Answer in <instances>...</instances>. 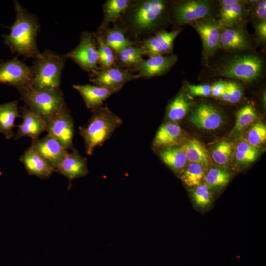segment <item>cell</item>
Masks as SVG:
<instances>
[{
	"instance_id": "1",
	"label": "cell",
	"mask_w": 266,
	"mask_h": 266,
	"mask_svg": "<svg viewBox=\"0 0 266 266\" xmlns=\"http://www.w3.org/2000/svg\"><path fill=\"white\" fill-rule=\"evenodd\" d=\"M16 18L8 34L3 35L4 43L12 54L34 59L40 52L36 39L39 25L36 16L26 10L17 1H14Z\"/></svg>"
},
{
	"instance_id": "2",
	"label": "cell",
	"mask_w": 266,
	"mask_h": 266,
	"mask_svg": "<svg viewBox=\"0 0 266 266\" xmlns=\"http://www.w3.org/2000/svg\"><path fill=\"white\" fill-rule=\"evenodd\" d=\"M92 114L86 125L80 127L87 155L91 156L95 149L101 147L123 123L122 119L113 113L106 105L92 111Z\"/></svg>"
},
{
	"instance_id": "3",
	"label": "cell",
	"mask_w": 266,
	"mask_h": 266,
	"mask_svg": "<svg viewBox=\"0 0 266 266\" xmlns=\"http://www.w3.org/2000/svg\"><path fill=\"white\" fill-rule=\"evenodd\" d=\"M64 55L46 50L34 59L32 67V88L49 90H60L61 75L65 66Z\"/></svg>"
},
{
	"instance_id": "4",
	"label": "cell",
	"mask_w": 266,
	"mask_h": 266,
	"mask_svg": "<svg viewBox=\"0 0 266 266\" xmlns=\"http://www.w3.org/2000/svg\"><path fill=\"white\" fill-rule=\"evenodd\" d=\"M166 9V2L163 0L132 2L128 10L129 26L136 35L149 32L159 24Z\"/></svg>"
},
{
	"instance_id": "5",
	"label": "cell",
	"mask_w": 266,
	"mask_h": 266,
	"mask_svg": "<svg viewBox=\"0 0 266 266\" xmlns=\"http://www.w3.org/2000/svg\"><path fill=\"white\" fill-rule=\"evenodd\" d=\"M19 92L26 106L47 122L66 106L64 94L61 90L31 88Z\"/></svg>"
},
{
	"instance_id": "6",
	"label": "cell",
	"mask_w": 266,
	"mask_h": 266,
	"mask_svg": "<svg viewBox=\"0 0 266 266\" xmlns=\"http://www.w3.org/2000/svg\"><path fill=\"white\" fill-rule=\"evenodd\" d=\"M75 62L81 69L93 74L100 70L95 33L89 32L81 33L78 45L64 55Z\"/></svg>"
},
{
	"instance_id": "7",
	"label": "cell",
	"mask_w": 266,
	"mask_h": 266,
	"mask_svg": "<svg viewBox=\"0 0 266 266\" xmlns=\"http://www.w3.org/2000/svg\"><path fill=\"white\" fill-rule=\"evenodd\" d=\"M262 66L259 57L245 55L230 60L221 67L219 73L225 77L251 81L260 76Z\"/></svg>"
},
{
	"instance_id": "8",
	"label": "cell",
	"mask_w": 266,
	"mask_h": 266,
	"mask_svg": "<svg viewBox=\"0 0 266 266\" xmlns=\"http://www.w3.org/2000/svg\"><path fill=\"white\" fill-rule=\"evenodd\" d=\"M33 78L32 66L17 58L0 63V84L12 86L20 92L32 88Z\"/></svg>"
},
{
	"instance_id": "9",
	"label": "cell",
	"mask_w": 266,
	"mask_h": 266,
	"mask_svg": "<svg viewBox=\"0 0 266 266\" xmlns=\"http://www.w3.org/2000/svg\"><path fill=\"white\" fill-rule=\"evenodd\" d=\"M46 132L66 150L73 147L74 122L69 109L65 106L48 122Z\"/></svg>"
},
{
	"instance_id": "10",
	"label": "cell",
	"mask_w": 266,
	"mask_h": 266,
	"mask_svg": "<svg viewBox=\"0 0 266 266\" xmlns=\"http://www.w3.org/2000/svg\"><path fill=\"white\" fill-rule=\"evenodd\" d=\"M192 25L200 36L205 57H210L219 48L223 26L219 20L208 17L193 22Z\"/></svg>"
},
{
	"instance_id": "11",
	"label": "cell",
	"mask_w": 266,
	"mask_h": 266,
	"mask_svg": "<svg viewBox=\"0 0 266 266\" xmlns=\"http://www.w3.org/2000/svg\"><path fill=\"white\" fill-rule=\"evenodd\" d=\"M90 81L94 85L120 90L128 82L140 78L129 69L114 66L110 68L100 69L90 75Z\"/></svg>"
},
{
	"instance_id": "12",
	"label": "cell",
	"mask_w": 266,
	"mask_h": 266,
	"mask_svg": "<svg viewBox=\"0 0 266 266\" xmlns=\"http://www.w3.org/2000/svg\"><path fill=\"white\" fill-rule=\"evenodd\" d=\"M55 172L62 174L69 181L68 189L72 180L84 177L89 172L86 158L73 148L64 156L55 167Z\"/></svg>"
},
{
	"instance_id": "13",
	"label": "cell",
	"mask_w": 266,
	"mask_h": 266,
	"mask_svg": "<svg viewBox=\"0 0 266 266\" xmlns=\"http://www.w3.org/2000/svg\"><path fill=\"white\" fill-rule=\"evenodd\" d=\"M211 5L205 0H188L178 2L174 7L173 14L176 22L184 24L207 18Z\"/></svg>"
},
{
	"instance_id": "14",
	"label": "cell",
	"mask_w": 266,
	"mask_h": 266,
	"mask_svg": "<svg viewBox=\"0 0 266 266\" xmlns=\"http://www.w3.org/2000/svg\"><path fill=\"white\" fill-rule=\"evenodd\" d=\"M177 60V56L174 54L149 57L147 59H143L130 71L137 72L140 78L153 77L167 72Z\"/></svg>"
},
{
	"instance_id": "15",
	"label": "cell",
	"mask_w": 266,
	"mask_h": 266,
	"mask_svg": "<svg viewBox=\"0 0 266 266\" xmlns=\"http://www.w3.org/2000/svg\"><path fill=\"white\" fill-rule=\"evenodd\" d=\"M22 122L17 126L15 140L22 137H31L32 140L39 138L40 135L46 131L47 122L38 115L32 112L26 106L21 108Z\"/></svg>"
},
{
	"instance_id": "16",
	"label": "cell",
	"mask_w": 266,
	"mask_h": 266,
	"mask_svg": "<svg viewBox=\"0 0 266 266\" xmlns=\"http://www.w3.org/2000/svg\"><path fill=\"white\" fill-rule=\"evenodd\" d=\"M30 146L54 168L68 151L54 137L48 133L42 138L32 140Z\"/></svg>"
},
{
	"instance_id": "17",
	"label": "cell",
	"mask_w": 266,
	"mask_h": 266,
	"mask_svg": "<svg viewBox=\"0 0 266 266\" xmlns=\"http://www.w3.org/2000/svg\"><path fill=\"white\" fill-rule=\"evenodd\" d=\"M72 87L80 94L87 108L91 111L102 106L106 99L119 91L96 85L73 84Z\"/></svg>"
},
{
	"instance_id": "18",
	"label": "cell",
	"mask_w": 266,
	"mask_h": 266,
	"mask_svg": "<svg viewBox=\"0 0 266 266\" xmlns=\"http://www.w3.org/2000/svg\"><path fill=\"white\" fill-rule=\"evenodd\" d=\"M28 173L40 179H46L55 172V168L31 146L20 159Z\"/></svg>"
},
{
	"instance_id": "19",
	"label": "cell",
	"mask_w": 266,
	"mask_h": 266,
	"mask_svg": "<svg viewBox=\"0 0 266 266\" xmlns=\"http://www.w3.org/2000/svg\"><path fill=\"white\" fill-rule=\"evenodd\" d=\"M191 122L199 128L215 130L222 123V117L218 111L212 105L201 103L192 112Z\"/></svg>"
},
{
	"instance_id": "20",
	"label": "cell",
	"mask_w": 266,
	"mask_h": 266,
	"mask_svg": "<svg viewBox=\"0 0 266 266\" xmlns=\"http://www.w3.org/2000/svg\"><path fill=\"white\" fill-rule=\"evenodd\" d=\"M182 135V129L178 123L168 121L158 130L153 141V148L158 149L175 146L180 142Z\"/></svg>"
},
{
	"instance_id": "21",
	"label": "cell",
	"mask_w": 266,
	"mask_h": 266,
	"mask_svg": "<svg viewBox=\"0 0 266 266\" xmlns=\"http://www.w3.org/2000/svg\"><path fill=\"white\" fill-rule=\"evenodd\" d=\"M250 46L248 37L241 28L223 27L220 35L219 48L243 50Z\"/></svg>"
},
{
	"instance_id": "22",
	"label": "cell",
	"mask_w": 266,
	"mask_h": 266,
	"mask_svg": "<svg viewBox=\"0 0 266 266\" xmlns=\"http://www.w3.org/2000/svg\"><path fill=\"white\" fill-rule=\"evenodd\" d=\"M18 101L14 100L0 105V133L7 139L15 136L13 128L15 121L20 117Z\"/></svg>"
},
{
	"instance_id": "23",
	"label": "cell",
	"mask_w": 266,
	"mask_h": 266,
	"mask_svg": "<svg viewBox=\"0 0 266 266\" xmlns=\"http://www.w3.org/2000/svg\"><path fill=\"white\" fill-rule=\"evenodd\" d=\"M132 0H107L102 5L103 19L98 31L101 32L111 24L117 21L129 9Z\"/></svg>"
},
{
	"instance_id": "24",
	"label": "cell",
	"mask_w": 266,
	"mask_h": 266,
	"mask_svg": "<svg viewBox=\"0 0 266 266\" xmlns=\"http://www.w3.org/2000/svg\"><path fill=\"white\" fill-rule=\"evenodd\" d=\"M105 30L104 33H98L102 35L106 44L116 54L126 47L136 44L135 41L131 40L126 36L125 29L116 25L112 28H107Z\"/></svg>"
},
{
	"instance_id": "25",
	"label": "cell",
	"mask_w": 266,
	"mask_h": 266,
	"mask_svg": "<svg viewBox=\"0 0 266 266\" xmlns=\"http://www.w3.org/2000/svg\"><path fill=\"white\" fill-rule=\"evenodd\" d=\"M179 148L185 154L187 161L201 165L208 164V152L199 140L196 138L188 140Z\"/></svg>"
},
{
	"instance_id": "26",
	"label": "cell",
	"mask_w": 266,
	"mask_h": 266,
	"mask_svg": "<svg viewBox=\"0 0 266 266\" xmlns=\"http://www.w3.org/2000/svg\"><path fill=\"white\" fill-rule=\"evenodd\" d=\"M144 52L140 46L136 44L128 46L117 54L119 66L130 70L143 59Z\"/></svg>"
},
{
	"instance_id": "27",
	"label": "cell",
	"mask_w": 266,
	"mask_h": 266,
	"mask_svg": "<svg viewBox=\"0 0 266 266\" xmlns=\"http://www.w3.org/2000/svg\"><path fill=\"white\" fill-rule=\"evenodd\" d=\"M159 152L164 163L174 171L181 170L187 163L186 156L179 147L173 146L162 148Z\"/></svg>"
},
{
	"instance_id": "28",
	"label": "cell",
	"mask_w": 266,
	"mask_h": 266,
	"mask_svg": "<svg viewBox=\"0 0 266 266\" xmlns=\"http://www.w3.org/2000/svg\"><path fill=\"white\" fill-rule=\"evenodd\" d=\"M190 103L186 96L182 93H179L170 102L166 111V117L168 121L177 122L187 114Z\"/></svg>"
},
{
	"instance_id": "29",
	"label": "cell",
	"mask_w": 266,
	"mask_h": 266,
	"mask_svg": "<svg viewBox=\"0 0 266 266\" xmlns=\"http://www.w3.org/2000/svg\"><path fill=\"white\" fill-rule=\"evenodd\" d=\"M245 9L240 1L230 6L221 7L219 21L224 27H233L244 15Z\"/></svg>"
},
{
	"instance_id": "30",
	"label": "cell",
	"mask_w": 266,
	"mask_h": 266,
	"mask_svg": "<svg viewBox=\"0 0 266 266\" xmlns=\"http://www.w3.org/2000/svg\"><path fill=\"white\" fill-rule=\"evenodd\" d=\"M99 54V64L100 69L110 68L115 65L117 54L105 43L102 35L95 33Z\"/></svg>"
},
{
	"instance_id": "31",
	"label": "cell",
	"mask_w": 266,
	"mask_h": 266,
	"mask_svg": "<svg viewBox=\"0 0 266 266\" xmlns=\"http://www.w3.org/2000/svg\"><path fill=\"white\" fill-rule=\"evenodd\" d=\"M204 171L202 165L191 163L183 170L181 179L187 186L197 187L204 178Z\"/></svg>"
},
{
	"instance_id": "32",
	"label": "cell",
	"mask_w": 266,
	"mask_h": 266,
	"mask_svg": "<svg viewBox=\"0 0 266 266\" xmlns=\"http://www.w3.org/2000/svg\"><path fill=\"white\" fill-rule=\"evenodd\" d=\"M257 119L254 108L249 105L242 107L237 112L233 132L240 131L245 127L253 123Z\"/></svg>"
},
{
	"instance_id": "33",
	"label": "cell",
	"mask_w": 266,
	"mask_h": 266,
	"mask_svg": "<svg viewBox=\"0 0 266 266\" xmlns=\"http://www.w3.org/2000/svg\"><path fill=\"white\" fill-rule=\"evenodd\" d=\"M230 175L225 169L211 168L204 176L206 183L212 187L225 186L229 181Z\"/></svg>"
},
{
	"instance_id": "34",
	"label": "cell",
	"mask_w": 266,
	"mask_h": 266,
	"mask_svg": "<svg viewBox=\"0 0 266 266\" xmlns=\"http://www.w3.org/2000/svg\"><path fill=\"white\" fill-rule=\"evenodd\" d=\"M232 143L228 141L220 142L213 150L212 157L214 162L219 165H227L230 160L232 154Z\"/></svg>"
},
{
	"instance_id": "35",
	"label": "cell",
	"mask_w": 266,
	"mask_h": 266,
	"mask_svg": "<svg viewBox=\"0 0 266 266\" xmlns=\"http://www.w3.org/2000/svg\"><path fill=\"white\" fill-rule=\"evenodd\" d=\"M266 139V127L262 122L254 124L249 130L247 136V142L250 145L258 147Z\"/></svg>"
},
{
	"instance_id": "36",
	"label": "cell",
	"mask_w": 266,
	"mask_h": 266,
	"mask_svg": "<svg viewBox=\"0 0 266 266\" xmlns=\"http://www.w3.org/2000/svg\"><path fill=\"white\" fill-rule=\"evenodd\" d=\"M179 32L178 30L170 32L161 30L157 32L154 36L166 54H170L172 51L173 41Z\"/></svg>"
},
{
	"instance_id": "37",
	"label": "cell",
	"mask_w": 266,
	"mask_h": 266,
	"mask_svg": "<svg viewBox=\"0 0 266 266\" xmlns=\"http://www.w3.org/2000/svg\"><path fill=\"white\" fill-rule=\"evenodd\" d=\"M140 46L143 50L144 55L149 57L166 54L155 36L144 40Z\"/></svg>"
},
{
	"instance_id": "38",
	"label": "cell",
	"mask_w": 266,
	"mask_h": 266,
	"mask_svg": "<svg viewBox=\"0 0 266 266\" xmlns=\"http://www.w3.org/2000/svg\"><path fill=\"white\" fill-rule=\"evenodd\" d=\"M193 197L195 204L201 207L209 205L211 201L210 193L206 184L197 186L193 192Z\"/></svg>"
},
{
	"instance_id": "39",
	"label": "cell",
	"mask_w": 266,
	"mask_h": 266,
	"mask_svg": "<svg viewBox=\"0 0 266 266\" xmlns=\"http://www.w3.org/2000/svg\"><path fill=\"white\" fill-rule=\"evenodd\" d=\"M229 90L230 97L229 102L236 103L242 97V92L240 85L235 82H227Z\"/></svg>"
},
{
	"instance_id": "40",
	"label": "cell",
	"mask_w": 266,
	"mask_h": 266,
	"mask_svg": "<svg viewBox=\"0 0 266 266\" xmlns=\"http://www.w3.org/2000/svg\"><path fill=\"white\" fill-rule=\"evenodd\" d=\"M190 94L194 96L206 97L210 95L211 86L207 84L188 86Z\"/></svg>"
},
{
	"instance_id": "41",
	"label": "cell",
	"mask_w": 266,
	"mask_h": 266,
	"mask_svg": "<svg viewBox=\"0 0 266 266\" xmlns=\"http://www.w3.org/2000/svg\"><path fill=\"white\" fill-rule=\"evenodd\" d=\"M236 152L243 154L252 155L257 157L259 149L257 147L252 146L247 142L242 141L238 143L236 147Z\"/></svg>"
},
{
	"instance_id": "42",
	"label": "cell",
	"mask_w": 266,
	"mask_h": 266,
	"mask_svg": "<svg viewBox=\"0 0 266 266\" xmlns=\"http://www.w3.org/2000/svg\"><path fill=\"white\" fill-rule=\"evenodd\" d=\"M256 17L261 21L266 20V1L260 0L257 3L254 9Z\"/></svg>"
},
{
	"instance_id": "43",
	"label": "cell",
	"mask_w": 266,
	"mask_h": 266,
	"mask_svg": "<svg viewBox=\"0 0 266 266\" xmlns=\"http://www.w3.org/2000/svg\"><path fill=\"white\" fill-rule=\"evenodd\" d=\"M226 81H219L211 86L210 95L213 97L220 98L226 87Z\"/></svg>"
},
{
	"instance_id": "44",
	"label": "cell",
	"mask_w": 266,
	"mask_h": 266,
	"mask_svg": "<svg viewBox=\"0 0 266 266\" xmlns=\"http://www.w3.org/2000/svg\"><path fill=\"white\" fill-rule=\"evenodd\" d=\"M255 29L259 37L265 41L266 39V21H261L257 23L255 26Z\"/></svg>"
},
{
	"instance_id": "45",
	"label": "cell",
	"mask_w": 266,
	"mask_h": 266,
	"mask_svg": "<svg viewBox=\"0 0 266 266\" xmlns=\"http://www.w3.org/2000/svg\"><path fill=\"white\" fill-rule=\"evenodd\" d=\"M235 157L239 162L244 164L249 163L254 161L257 157L235 152Z\"/></svg>"
},
{
	"instance_id": "46",
	"label": "cell",
	"mask_w": 266,
	"mask_h": 266,
	"mask_svg": "<svg viewBox=\"0 0 266 266\" xmlns=\"http://www.w3.org/2000/svg\"><path fill=\"white\" fill-rule=\"evenodd\" d=\"M241 1L238 0H223L220 1L221 7L225 6H230L234 5L240 2Z\"/></svg>"
},
{
	"instance_id": "47",
	"label": "cell",
	"mask_w": 266,
	"mask_h": 266,
	"mask_svg": "<svg viewBox=\"0 0 266 266\" xmlns=\"http://www.w3.org/2000/svg\"><path fill=\"white\" fill-rule=\"evenodd\" d=\"M229 97H230L229 90V88L227 85V82H226V87H225V90L223 93L222 94V96H221L220 98L224 101H229Z\"/></svg>"
}]
</instances>
